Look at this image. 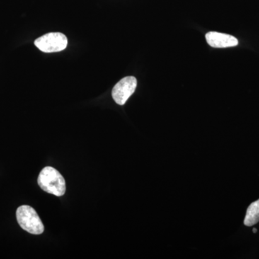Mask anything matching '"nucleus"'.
<instances>
[{"instance_id":"nucleus-6","label":"nucleus","mask_w":259,"mask_h":259,"mask_svg":"<svg viewBox=\"0 0 259 259\" xmlns=\"http://www.w3.org/2000/svg\"><path fill=\"white\" fill-rule=\"evenodd\" d=\"M259 222V199L250 204L246 211L244 220L245 226H254Z\"/></svg>"},{"instance_id":"nucleus-7","label":"nucleus","mask_w":259,"mask_h":259,"mask_svg":"<svg viewBox=\"0 0 259 259\" xmlns=\"http://www.w3.org/2000/svg\"><path fill=\"white\" fill-rule=\"evenodd\" d=\"M253 233H256V232H257V229H256V228H253Z\"/></svg>"},{"instance_id":"nucleus-4","label":"nucleus","mask_w":259,"mask_h":259,"mask_svg":"<svg viewBox=\"0 0 259 259\" xmlns=\"http://www.w3.org/2000/svg\"><path fill=\"white\" fill-rule=\"evenodd\" d=\"M137 79L134 76H126L112 89V96L116 103L124 105L129 97L136 91Z\"/></svg>"},{"instance_id":"nucleus-2","label":"nucleus","mask_w":259,"mask_h":259,"mask_svg":"<svg viewBox=\"0 0 259 259\" xmlns=\"http://www.w3.org/2000/svg\"><path fill=\"white\" fill-rule=\"evenodd\" d=\"M17 221L20 226L30 234L40 235L44 231V226L38 214L32 207L20 206L17 209Z\"/></svg>"},{"instance_id":"nucleus-5","label":"nucleus","mask_w":259,"mask_h":259,"mask_svg":"<svg viewBox=\"0 0 259 259\" xmlns=\"http://www.w3.org/2000/svg\"><path fill=\"white\" fill-rule=\"evenodd\" d=\"M206 40L210 47L213 48L233 47L238 45L236 37L228 34L218 32H209L206 34Z\"/></svg>"},{"instance_id":"nucleus-1","label":"nucleus","mask_w":259,"mask_h":259,"mask_svg":"<svg viewBox=\"0 0 259 259\" xmlns=\"http://www.w3.org/2000/svg\"><path fill=\"white\" fill-rule=\"evenodd\" d=\"M37 184L46 192L61 197L66 192V182L62 175L53 167H45L39 175Z\"/></svg>"},{"instance_id":"nucleus-3","label":"nucleus","mask_w":259,"mask_h":259,"mask_svg":"<svg viewBox=\"0 0 259 259\" xmlns=\"http://www.w3.org/2000/svg\"><path fill=\"white\" fill-rule=\"evenodd\" d=\"M67 37L61 32H49L38 37L35 47L44 53L60 52L67 47Z\"/></svg>"}]
</instances>
